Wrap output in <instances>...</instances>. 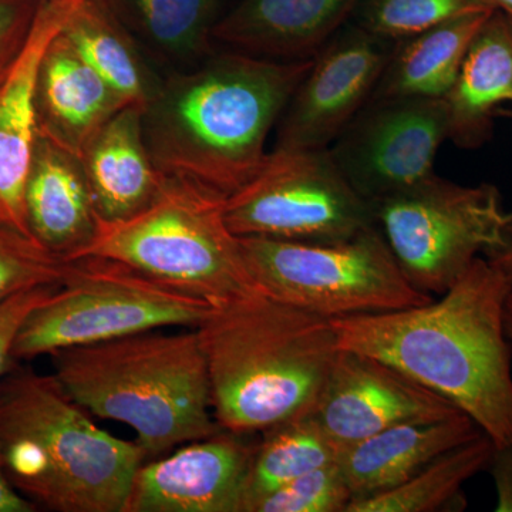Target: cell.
I'll return each instance as SVG.
<instances>
[{"label":"cell","instance_id":"17","mask_svg":"<svg viewBox=\"0 0 512 512\" xmlns=\"http://www.w3.org/2000/svg\"><path fill=\"white\" fill-rule=\"evenodd\" d=\"M62 30L47 47L37 72V131L80 160L97 131L127 104Z\"/></svg>","mask_w":512,"mask_h":512},{"label":"cell","instance_id":"31","mask_svg":"<svg viewBox=\"0 0 512 512\" xmlns=\"http://www.w3.org/2000/svg\"><path fill=\"white\" fill-rule=\"evenodd\" d=\"M60 286V285H59ZM59 286L29 289L0 303V377L15 365L12 357L16 336L30 313L43 305Z\"/></svg>","mask_w":512,"mask_h":512},{"label":"cell","instance_id":"8","mask_svg":"<svg viewBox=\"0 0 512 512\" xmlns=\"http://www.w3.org/2000/svg\"><path fill=\"white\" fill-rule=\"evenodd\" d=\"M215 306L120 262L74 259L63 284L23 323L12 357L32 360L168 326L197 329Z\"/></svg>","mask_w":512,"mask_h":512},{"label":"cell","instance_id":"5","mask_svg":"<svg viewBox=\"0 0 512 512\" xmlns=\"http://www.w3.org/2000/svg\"><path fill=\"white\" fill-rule=\"evenodd\" d=\"M52 357L53 376L74 402L136 431L148 458L222 431L197 329L148 330L57 350Z\"/></svg>","mask_w":512,"mask_h":512},{"label":"cell","instance_id":"15","mask_svg":"<svg viewBox=\"0 0 512 512\" xmlns=\"http://www.w3.org/2000/svg\"><path fill=\"white\" fill-rule=\"evenodd\" d=\"M76 0L42 2L25 50L0 84V227L33 238L25 191L37 141L36 80L50 42Z\"/></svg>","mask_w":512,"mask_h":512},{"label":"cell","instance_id":"24","mask_svg":"<svg viewBox=\"0 0 512 512\" xmlns=\"http://www.w3.org/2000/svg\"><path fill=\"white\" fill-rule=\"evenodd\" d=\"M495 446L485 433L451 448L409 480L369 497L350 501L346 512H433L463 510L461 487L487 470Z\"/></svg>","mask_w":512,"mask_h":512},{"label":"cell","instance_id":"13","mask_svg":"<svg viewBox=\"0 0 512 512\" xmlns=\"http://www.w3.org/2000/svg\"><path fill=\"white\" fill-rule=\"evenodd\" d=\"M461 412L376 357L339 349L309 416L340 451L407 421Z\"/></svg>","mask_w":512,"mask_h":512},{"label":"cell","instance_id":"3","mask_svg":"<svg viewBox=\"0 0 512 512\" xmlns=\"http://www.w3.org/2000/svg\"><path fill=\"white\" fill-rule=\"evenodd\" d=\"M197 330L215 420L242 436L311 412L339 352L330 319L261 289L215 306Z\"/></svg>","mask_w":512,"mask_h":512},{"label":"cell","instance_id":"26","mask_svg":"<svg viewBox=\"0 0 512 512\" xmlns=\"http://www.w3.org/2000/svg\"><path fill=\"white\" fill-rule=\"evenodd\" d=\"M249 463L238 512L274 493L295 478L338 460L340 450L309 414L282 421L262 431Z\"/></svg>","mask_w":512,"mask_h":512},{"label":"cell","instance_id":"37","mask_svg":"<svg viewBox=\"0 0 512 512\" xmlns=\"http://www.w3.org/2000/svg\"><path fill=\"white\" fill-rule=\"evenodd\" d=\"M42 2H57V0H42Z\"/></svg>","mask_w":512,"mask_h":512},{"label":"cell","instance_id":"34","mask_svg":"<svg viewBox=\"0 0 512 512\" xmlns=\"http://www.w3.org/2000/svg\"><path fill=\"white\" fill-rule=\"evenodd\" d=\"M490 259L495 265L503 269L505 274L508 275V278H510L512 285V245L510 248L505 249L504 252H501V254L491 256Z\"/></svg>","mask_w":512,"mask_h":512},{"label":"cell","instance_id":"7","mask_svg":"<svg viewBox=\"0 0 512 512\" xmlns=\"http://www.w3.org/2000/svg\"><path fill=\"white\" fill-rule=\"evenodd\" d=\"M238 239L256 288L326 319L433 301L410 284L377 225L335 242Z\"/></svg>","mask_w":512,"mask_h":512},{"label":"cell","instance_id":"1","mask_svg":"<svg viewBox=\"0 0 512 512\" xmlns=\"http://www.w3.org/2000/svg\"><path fill=\"white\" fill-rule=\"evenodd\" d=\"M510 278L487 256L440 301L330 319L339 349L376 357L476 421L495 447L512 444Z\"/></svg>","mask_w":512,"mask_h":512},{"label":"cell","instance_id":"27","mask_svg":"<svg viewBox=\"0 0 512 512\" xmlns=\"http://www.w3.org/2000/svg\"><path fill=\"white\" fill-rule=\"evenodd\" d=\"M485 9L495 8L487 0H363L357 25L396 43Z\"/></svg>","mask_w":512,"mask_h":512},{"label":"cell","instance_id":"35","mask_svg":"<svg viewBox=\"0 0 512 512\" xmlns=\"http://www.w3.org/2000/svg\"><path fill=\"white\" fill-rule=\"evenodd\" d=\"M498 12L504 13L512 23V0H487Z\"/></svg>","mask_w":512,"mask_h":512},{"label":"cell","instance_id":"6","mask_svg":"<svg viewBox=\"0 0 512 512\" xmlns=\"http://www.w3.org/2000/svg\"><path fill=\"white\" fill-rule=\"evenodd\" d=\"M225 197L165 177L146 207L119 220L97 217L74 259H110L215 305L256 291L239 239L224 214Z\"/></svg>","mask_w":512,"mask_h":512},{"label":"cell","instance_id":"11","mask_svg":"<svg viewBox=\"0 0 512 512\" xmlns=\"http://www.w3.org/2000/svg\"><path fill=\"white\" fill-rule=\"evenodd\" d=\"M446 140V100L399 97L370 100L328 151L353 190L373 207L434 175Z\"/></svg>","mask_w":512,"mask_h":512},{"label":"cell","instance_id":"21","mask_svg":"<svg viewBox=\"0 0 512 512\" xmlns=\"http://www.w3.org/2000/svg\"><path fill=\"white\" fill-rule=\"evenodd\" d=\"M448 138L458 146H480L494 110L512 103V23L495 10L468 47L456 82L444 97Z\"/></svg>","mask_w":512,"mask_h":512},{"label":"cell","instance_id":"33","mask_svg":"<svg viewBox=\"0 0 512 512\" xmlns=\"http://www.w3.org/2000/svg\"><path fill=\"white\" fill-rule=\"evenodd\" d=\"M36 505L23 497L22 494L9 483L8 477L0 467V512H32Z\"/></svg>","mask_w":512,"mask_h":512},{"label":"cell","instance_id":"30","mask_svg":"<svg viewBox=\"0 0 512 512\" xmlns=\"http://www.w3.org/2000/svg\"><path fill=\"white\" fill-rule=\"evenodd\" d=\"M42 0H0V84L28 45Z\"/></svg>","mask_w":512,"mask_h":512},{"label":"cell","instance_id":"22","mask_svg":"<svg viewBox=\"0 0 512 512\" xmlns=\"http://www.w3.org/2000/svg\"><path fill=\"white\" fill-rule=\"evenodd\" d=\"M495 10L468 13L394 43L372 100L444 99L456 82L468 47Z\"/></svg>","mask_w":512,"mask_h":512},{"label":"cell","instance_id":"10","mask_svg":"<svg viewBox=\"0 0 512 512\" xmlns=\"http://www.w3.org/2000/svg\"><path fill=\"white\" fill-rule=\"evenodd\" d=\"M224 214L237 237L285 241H343L376 225L372 204L353 190L328 148H275L225 197Z\"/></svg>","mask_w":512,"mask_h":512},{"label":"cell","instance_id":"32","mask_svg":"<svg viewBox=\"0 0 512 512\" xmlns=\"http://www.w3.org/2000/svg\"><path fill=\"white\" fill-rule=\"evenodd\" d=\"M495 491H497V512H512V444L495 447L490 466Z\"/></svg>","mask_w":512,"mask_h":512},{"label":"cell","instance_id":"12","mask_svg":"<svg viewBox=\"0 0 512 512\" xmlns=\"http://www.w3.org/2000/svg\"><path fill=\"white\" fill-rule=\"evenodd\" d=\"M393 47L357 23L330 37L279 119L275 148H329L372 100Z\"/></svg>","mask_w":512,"mask_h":512},{"label":"cell","instance_id":"25","mask_svg":"<svg viewBox=\"0 0 512 512\" xmlns=\"http://www.w3.org/2000/svg\"><path fill=\"white\" fill-rule=\"evenodd\" d=\"M121 25L158 55L188 60L207 52L220 0H103Z\"/></svg>","mask_w":512,"mask_h":512},{"label":"cell","instance_id":"18","mask_svg":"<svg viewBox=\"0 0 512 512\" xmlns=\"http://www.w3.org/2000/svg\"><path fill=\"white\" fill-rule=\"evenodd\" d=\"M481 433L476 421L463 412L407 421L343 448L338 463L355 500L397 487Z\"/></svg>","mask_w":512,"mask_h":512},{"label":"cell","instance_id":"14","mask_svg":"<svg viewBox=\"0 0 512 512\" xmlns=\"http://www.w3.org/2000/svg\"><path fill=\"white\" fill-rule=\"evenodd\" d=\"M222 430L138 468L126 512H238L255 446Z\"/></svg>","mask_w":512,"mask_h":512},{"label":"cell","instance_id":"29","mask_svg":"<svg viewBox=\"0 0 512 512\" xmlns=\"http://www.w3.org/2000/svg\"><path fill=\"white\" fill-rule=\"evenodd\" d=\"M353 500L338 460L255 501L248 512H346Z\"/></svg>","mask_w":512,"mask_h":512},{"label":"cell","instance_id":"20","mask_svg":"<svg viewBox=\"0 0 512 512\" xmlns=\"http://www.w3.org/2000/svg\"><path fill=\"white\" fill-rule=\"evenodd\" d=\"M144 109L126 106L84 147L80 163L92 188L97 215L119 220L146 207L165 181L148 151Z\"/></svg>","mask_w":512,"mask_h":512},{"label":"cell","instance_id":"36","mask_svg":"<svg viewBox=\"0 0 512 512\" xmlns=\"http://www.w3.org/2000/svg\"><path fill=\"white\" fill-rule=\"evenodd\" d=\"M505 329H507L508 339L512 342V291L505 305Z\"/></svg>","mask_w":512,"mask_h":512},{"label":"cell","instance_id":"16","mask_svg":"<svg viewBox=\"0 0 512 512\" xmlns=\"http://www.w3.org/2000/svg\"><path fill=\"white\" fill-rule=\"evenodd\" d=\"M360 0H239L212 40L271 60L309 59L346 25Z\"/></svg>","mask_w":512,"mask_h":512},{"label":"cell","instance_id":"2","mask_svg":"<svg viewBox=\"0 0 512 512\" xmlns=\"http://www.w3.org/2000/svg\"><path fill=\"white\" fill-rule=\"evenodd\" d=\"M228 52L161 82L143 113L153 163L228 197L259 170L266 140L311 66Z\"/></svg>","mask_w":512,"mask_h":512},{"label":"cell","instance_id":"19","mask_svg":"<svg viewBox=\"0 0 512 512\" xmlns=\"http://www.w3.org/2000/svg\"><path fill=\"white\" fill-rule=\"evenodd\" d=\"M25 205L33 238L67 261L93 237L99 215L82 163L40 133Z\"/></svg>","mask_w":512,"mask_h":512},{"label":"cell","instance_id":"28","mask_svg":"<svg viewBox=\"0 0 512 512\" xmlns=\"http://www.w3.org/2000/svg\"><path fill=\"white\" fill-rule=\"evenodd\" d=\"M70 261L35 238L0 227V303L29 289L63 284Z\"/></svg>","mask_w":512,"mask_h":512},{"label":"cell","instance_id":"9","mask_svg":"<svg viewBox=\"0 0 512 512\" xmlns=\"http://www.w3.org/2000/svg\"><path fill=\"white\" fill-rule=\"evenodd\" d=\"M373 212L410 284L429 295H443L477 258L512 245V212L490 184L466 187L434 174Z\"/></svg>","mask_w":512,"mask_h":512},{"label":"cell","instance_id":"23","mask_svg":"<svg viewBox=\"0 0 512 512\" xmlns=\"http://www.w3.org/2000/svg\"><path fill=\"white\" fill-rule=\"evenodd\" d=\"M62 32L127 106L146 109L161 80L148 69L136 39L103 0H76Z\"/></svg>","mask_w":512,"mask_h":512},{"label":"cell","instance_id":"4","mask_svg":"<svg viewBox=\"0 0 512 512\" xmlns=\"http://www.w3.org/2000/svg\"><path fill=\"white\" fill-rule=\"evenodd\" d=\"M147 453L101 430L55 376L18 365L0 377V467L35 505L126 512Z\"/></svg>","mask_w":512,"mask_h":512}]
</instances>
